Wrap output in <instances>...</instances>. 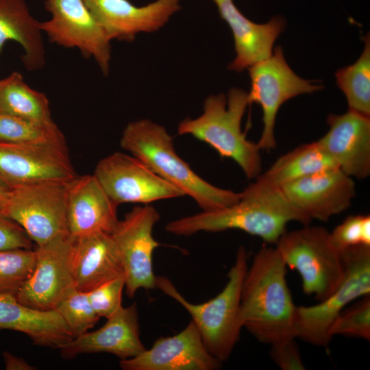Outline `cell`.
Here are the masks:
<instances>
[{
	"label": "cell",
	"mask_w": 370,
	"mask_h": 370,
	"mask_svg": "<svg viewBox=\"0 0 370 370\" xmlns=\"http://www.w3.org/2000/svg\"><path fill=\"white\" fill-rule=\"evenodd\" d=\"M249 105L248 92L239 88H232L227 97L210 95L204 101L203 114L181 121L178 134L190 135L207 143L221 157L233 160L247 178L255 179L262 173L260 149L241 130Z\"/></svg>",
	"instance_id": "cell-4"
},
{
	"label": "cell",
	"mask_w": 370,
	"mask_h": 370,
	"mask_svg": "<svg viewBox=\"0 0 370 370\" xmlns=\"http://www.w3.org/2000/svg\"><path fill=\"white\" fill-rule=\"evenodd\" d=\"M93 175L111 199L124 203H149L184 196L135 156L114 152L97 164Z\"/></svg>",
	"instance_id": "cell-13"
},
{
	"label": "cell",
	"mask_w": 370,
	"mask_h": 370,
	"mask_svg": "<svg viewBox=\"0 0 370 370\" xmlns=\"http://www.w3.org/2000/svg\"><path fill=\"white\" fill-rule=\"evenodd\" d=\"M10 190L0 185V210H3L8 199Z\"/></svg>",
	"instance_id": "cell-37"
},
{
	"label": "cell",
	"mask_w": 370,
	"mask_h": 370,
	"mask_svg": "<svg viewBox=\"0 0 370 370\" xmlns=\"http://www.w3.org/2000/svg\"><path fill=\"white\" fill-rule=\"evenodd\" d=\"M291 221L306 225L311 221L291 206L282 190L256 195L241 192L240 199L229 207L173 220L165 230L184 236L199 232L239 230L275 244Z\"/></svg>",
	"instance_id": "cell-3"
},
{
	"label": "cell",
	"mask_w": 370,
	"mask_h": 370,
	"mask_svg": "<svg viewBox=\"0 0 370 370\" xmlns=\"http://www.w3.org/2000/svg\"><path fill=\"white\" fill-rule=\"evenodd\" d=\"M344 277L328 297L317 304L296 306L295 338L316 346L326 347L330 327L351 301L370 295V246H355L341 251Z\"/></svg>",
	"instance_id": "cell-7"
},
{
	"label": "cell",
	"mask_w": 370,
	"mask_h": 370,
	"mask_svg": "<svg viewBox=\"0 0 370 370\" xmlns=\"http://www.w3.org/2000/svg\"><path fill=\"white\" fill-rule=\"evenodd\" d=\"M180 0H157L136 6L129 0H84L112 40L131 42L140 32H153L180 9Z\"/></svg>",
	"instance_id": "cell-18"
},
{
	"label": "cell",
	"mask_w": 370,
	"mask_h": 370,
	"mask_svg": "<svg viewBox=\"0 0 370 370\" xmlns=\"http://www.w3.org/2000/svg\"><path fill=\"white\" fill-rule=\"evenodd\" d=\"M330 333L370 340V295L362 297L347 310H343L332 323Z\"/></svg>",
	"instance_id": "cell-31"
},
{
	"label": "cell",
	"mask_w": 370,
	"mask_h": 370,
	"mask_svg": "<svg viewBox=\"0 0 370 370\" xmlns=\"http://www.w3.org/2000/svg\"><path fill=\"white\" fill-rule=\"evenodd\" d=\"M120 145L158 176L190 197L202 211L229 207L241 198V193L219 188L199 177L177 155L173 137L165 127L149 119L128 123Z\"/></svg>",
	"instance_id": "cell-2"
},
{
	"label": "cell",
	"mask_w": 370,
	"mask_h": 370,
	"mask_svg": "<svg viewBox=\"0 0 370 370\" xmlns=\"http://www.w3.org/2000/svg\"><path fill=\"white\" fill-rule=\"evenodd\" d=\"M365 48L353 64L339 69L335 74L336 84L343 92L349 110L370 116V39L363 38Z\"/></svg>",
	"instance_id": "cell-27"
},
{
	"label": "cell",
	"mask_w": 370,
	"mask_h": 370,
	"mask_svg": "<svg viewBox=\"0 0 370 370\" xmlns=\"http://www.w3.org/2000/svg\"><path fill=\"white\" fill-rule=\"evenodd\" d=\"M76 174L66 143L0 141V185L8 190L47 181H69Z\"/></svg>",
	"instance_id": "cell-12"
},
{
	"label": "cell",
	"mask_w": 370,
	"mask_h": 370,
	"mask_svg": "<svg viewBox=\"0 0 370 370\" xmlns=\"http://www.w3.org/2000/svg\"><path fill=\"white\" fill-rule=\"evenodd\" d=\"M73 241L68 235L36 246L33 271L16 296L20 303L40 310H55L75 288L71 266Z\"/></svg>",
	"instance_id": "cell-14"
},
{
	"label": "cell",
	"mask_w": 370,
	"mask_h": 370,
	"mask_svg": "<svg viewBox=\"0 0 370 370\" xmlns=\"http://www.w3.org/2000/svg\"><path fill=\"white\" fill-rule=\"evenodd\" d=\"M51 18L40 22L49 40L64 48H75L92 58L104 75L110 71V40L84 0H45Z\"/></svg>",
	"instance_id": "cell-10"
},
{
	"label": "cell",
	"mask_w": 370,
	"mask_h": 370,
	"mask_svg": "<svg viewBox=\"0 0 370 370\" xmlns=\"http://www.w3.org/2000/svg\"><path fill=\"white\" fill-rule=\"evenodd\" d=\"M221 363L208 352L191 320L179 333L158 338L150 349L121 359L119 365L123 370H215Z\"/></svg>",
	"instance_id": "cell-16"
},
{
	"label": "cell",
	"mask_w": 370,
	"mask_h": 370,
	"mask_svg": "<svg viewBox=\"0 0 370 370\" xmlns=\"http://www.w3.org/2000/svg\"><path fill=\"white\" fill-rule=\"evenodd\" d=\"M70 181H47L11 189L3 211L36 246L70 235L67 223Z\"/></svg>",
	"instance_id": "cell-8"
},
{
	"label": "cell",
	"mask_w": 370,
	"mask_h": 370,
	"mask_svg": "<svg viewBox=\"0 0 370 370\" xmlns=\"http://www.w3.org/2000/svg\"><path fill=\"white\" fill-rule=\"evenodd\" d=\"M3 359L5 364V369L8 370H32L35 367L28 364L25 360L20 357L15 356L12 354L5 352L3 353Z\"/></svg>",
	"instance_id": "cell-36"
},
{
	"label": "cell",
	"mask_w": 370,
	"mask_h": 370,
	"mask_svg": "<svg viewBox=\"0 0 370 370\" xmlns=\"http://www.w3.org/2000/svg\"><path fill=\"white\" fill-rule=\"evenodd\" d=\"M117 206L93 174L76 176L69 185V234L77 238L96 232L111 234L119 221Z\"/></svg>",
	"instance_id": "cell-20"
},
{
	"label": "cell",
	"mask_w": 370,
	"mask_h": 370,
	"mask_svg": "<svg viewBox=\"0 0 370 370\" xmlns=\"http://www.w3.org/2000/svg\"><path fill=\"white\" fill-rule=\"evenodd\" d=\"M160 214L153 206H136L119 221L111 233L119 249L125 271V289L133 297L140 288H156L153 254L160 243L153 235Z\"/></svg>",
	"instance_id": "cell-11"
},
{
	"label": "cell",
	"mask_w": 370,
	"mask_h": 370,
	"mask_svg": "<svg viewBox=\"0 0 370 370\" xmlns=\"http://www.w3.org/2000/svg\"><path fill=\"white\" fill-rule=\"evenodd\" d=\"M0 141L16 143H63L58 125L45 124L0 112Z\"/></svg>",
	"instance_id": "cell-28"
},
{
	"label": "cell",
	"mask_w": 370,
	"mask_h": 370,
	"mask_svg": "<svg viewBox=\"0 0 370 370\" xmlns=\"http://www.w3.org/2000/svg\"><path fill=\"white\" fill-rule=\"evenodd\" d=\"M35 262V250L22 248L1 250L0 295L16 297L33 271Z\"/></svg>",
	"instance_id": "cell-29"
},
{
	"label": "cell",
	"mask_w": 370,
	"mask_h": 370,
	"mask_svg": "<svg viewBox=\"0 0 370 370\" xmlns=\"http://www.w3.org/2000/svg\"><path fill=\"white\" fill-rule=\"evenodd\" d=\"M0 112L41 123H54L46 95L29 86L16 71L0 79Z\"/></svg>",
	"instance_id": "cell-26"
},
{
	"label": "cell",
	"mask_w": 370,
	"mask_h": 370,
	"mask_svg": "<svg viewBox=\"0 0 370 370\" xmlns=\"http://www.w3.org/2000/svg\"><path fill=\"white\" fill-rule=\"evenodd\" d=\"M328 132L317 140L337 168L352 178L370 175V118L348 110L330 114Z\"/></svg>",
	"instance_id": "cell-17"
},
{
	"label": "cell",
	"mask_w": 370,
	"mask_h": 370,
	"mask_svg": "<svg viewBox=\"0 0 370 370\" xmlns=\"http://www.w3.org/2000/svg\"><path fill=\"white\" fill-rule=\"evenodd\" d=\"M75 337L92 328L99 319L89 301L87 292L75 288L70 291L55 309Z\"/></svg>",
	"instance_id": "cell-30"
},
{
	"label": "cell",
	"mask_w": 370,
	"mask_h": 370,
	"mask_svg": "<svg viewBox=\"0 0 370 370\" xmlns=\"http://www.w3.org/2000/svg\"><path fill=\"white\" fill-rule=\"evenodd\" d=\"M286 267L275 247L264 246L255 255L243 279L241 324L262 343L271 345L295 338L296 306L286 282Z\"/></svg>",
	"instance_id": "cell-1"
},
{
	"label": "cell",
	"mask_w": 370,
	"mask_h": 370,
	"mask_svg": "<svg viewBox=\"0 0 370 370\" xmlns=\"http://www.w3.org/2000/svg\"><path fill=\"white\" fill-rule=\"evenodd\" d=\"M73 238L71 266L75 288L88 292L125 275L122 259L111 234L96 232Z\"/></svg>",
	"instance_id": "cell-21"
},
{
	"label": "cell",
	"mask_w": 370,
	"mask_h": 370,
	"mask_svg": "<svg viewBox=\"0 0 370 370\" xmlns=\"http://www.w3.org/2000/svg\"><path fill=\"white\" fill-rule=\"evenodd\" d=\"M334 167L317 140L302 144L279 157L243 192L256 195L281 190L305 176Z\"/></svg>",
	"instance_id": "cell-24"
},
{
	"label": "cell",
	"mask_w": 370,
	"mask_h": 370,
	"mask_svg": "<svg viewBox=\"0 0 370 370\" xmlns=\"http://www.w3.org/2000/svg\"><path fill=\"white\" fill-rule=\"evenodd\" d=\"M281 190L291 206L310 221H328L347 210L356 196L353 178L336 167L305 176Z\"/></svg>",
	"instance_id": "cell-15"
},
{
	"label": "cell",
	"mask_w": 370,
	"mask_h": 370,
	"mask_svg": "<svg viewBox=\"0 0 370 370\" xmlns=\"http://www.w3.org/2000/svg\"><path fill=\"white\" fill-rule=\"evenodd\" d=\"M106 319L99 329L86 332L60 346L61 356L70 359L82 354L109 353L121 360L134 357L146 349L140 337L136 303L121 306Z\"/></svg>",
	"instance_id": "cell-19"
},
{
	"label": "cell",
	"mask_w": 370,
	"mask_h": 370,
	"mask_svg": "<svg viewBox=\"0 0 370 370\" xmlns=\"http://www.w3.org/2000/svg\"><path fill=\"white\" fill-rule=\"evenodd\" d=\"M330 235L340 251L355 246H370V216H349L330 232Z\"/></svg>",
	"instance_id": "cell-32"
},
{
	"label": "cell",
	"mask_w": 370,
	"mask_h": 370,
	"mask_svg": "<svg viewBox=\"0 0 370 370\" xmlns=\"http://www.w3.org/2000/svg\"><path fill=\"white\" fill-rule=\"evenodd\" d=\"M8 40L22 47L21 60L27 70L43 68L46 56L42 32L25 0H0V52Z\"/></svg>",
	"instance_id": "cell-25"
},
{
	"label": "cell",
	"mask_w": 370,
	"mask_h": 370,
	"mask_svg": "<svg viewBox=\"0 0 370 370\" xmlns=\"http://www.w3.org/2000/svg\"><path fill=\"white\" fill-rule=\"evenodd\" d=\"M125 285V275H121L87 292L90 304L99 318L108 319L122 306Z\"/></svg>",
	"instance_id": "cell-33"
},
{
	"label": "cell",
	"mask_w": 370,
	"mask_h": 370,
	"mask_svg": "<svg viewBox=\"0 0 370 370\" xmlns=\"http://www.w3.org/2000/svg\"><path fill=\"white\" fill-rule=\"evenodd\" d=\"M212 1L234 39L236 57L229 69L241 72L271 56L273 43L284 29L283 18L275 16L264 24H257L245 17L233 0Z\"/></svg>",
	"instance_id": "cell-22"
},
{
	"label": "cell",
	"mask_w": 370,
	"mask_h": 370,
	"mask_svg": "<svg viewBox=\"0 0 370 370\" xmlns=\"http://www.w3.org/2000/svg\"><path fill=\"white\" fill-rule=\"evenodd\" d=\"M295 339L290 338L270 345V356L281 369H306Z\"/></svg>",
	"instance_id": "cell-34"
},
{
	"label": "cell",
	"mask_w": 370,
	"mask_h": 370,
	"mask_svg": "<svg viewBox=\"0 0 370 370\" xmlns=\"http://www.w3.org/2000/svg\"><path fill=\"white\" fill-rule=\"evenodd\" d=\"M275 245L286 267L299 274L303 292L318 301L341 283L344 277L341 251L325 228L306 225L286 231Z\"/></svg>",
	"instance_id": "cell-6"
},
{
	"label": "cell",
	"mask_w": 370,
	"mask_h": 370,
	"mask_svg": "<svg viewBox=\"0 0 370 370\" xmlns=\"http://www.w3.org/2000/svg\"><path fill=\"white\" fill-rule=\"evenodd\" d=\"M247 258L245 248L240 246L225 287L214 297L201 304L190 303L170 280L156 276V288L175 299L189 313L207 349L221 362L230 357L243 328L241 293L248 268Z\"/></svg>",
	"instance_id": "cell-5"
},
{
	"label": "cell",
	"mask_w": 370,
	"mask_h": 370,
	"mask_svg": "<svg viewBox=\"0 0 370 370\" xmlns=\"http://www.w3.org/2000/svg\"><path fill=\"white\" fill-rule=\"evenodd\" d=\"M32 243L25 230L0 210V251L32 249Z\"/></svg>",
	"instance_id": "cell-35"
},
{
	"label": "cell",
	"mask_w": 370,
	"mask_h": 370,
	"mask_svg": "<svg viewBox=\"0 0 370 370\" xmlns=\"http://www.w3.org/2000/svg\"><path fill=\"white\" fill-rule=\"evenodd\" d=\"M249 71V103H258L262 110L263 129L257 145L260 150H271L276 146L274 130L281 106L291 98L319 91L323 86L297 75L286 63L281 47H275L269 58L251 66Z\"/></svg>",
	"instance_id": "cell-9"
},
{
	"label": "cell",
	"mask_w": 370,
	"mask_h": 370,
	"mask_svg": "<svg viewBox=\"0 0 370 370\" xmlns=\"http://www.w3.org/2000/svg\"><path fill=\"white\" fill-rule=\"evenodd\" d=\"M0 330L22 332L36 345L56 349L74 338L56 310L32 308L9 295H0Z\"/></svg>",
	"instance_id": "cell-23"
}]
</instances>
